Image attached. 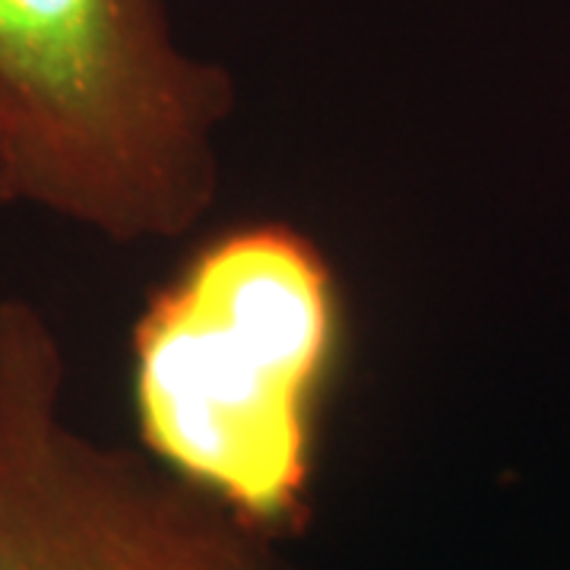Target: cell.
Here are the masks:
<instances>
[{"instance_id": "cell-1", "label": "cell", "mask_w": 570, "mask_h": 570, "mask_svg": "<svg viewBox=\"0 0 570 570\" xmlns=\"http://www.w3.org/2000/svg\"><path fill=\"white\" fill-rule=\"evenodd\" d=\"M340 343V288L311 238L283 223L209 238L134 326L142 450L250 527L295 539Z\"/></svg>"}, {"instance_id": "cell-2", "label": "cell", "mask_w": 570, "mask_h": 570, "mask_svg": "<svg viewBox=\"0 0 570 570\" xmlns=\"http://www.w3.org/2000/svg\"><path fill=\"white\" fill-rule=\"evenodd\" d=\"M219 61L184 51L168 0H0V206L108 242H168L216 200Z\"/></svg>"}, {"instance_id": "cell-3", "label": "cell", "mask_w": 570, "mask_h": 570, "mask_svg": "<svg viewBox=\"0 0 570 570\" xmlns=\"http://www.w3.org/2000/svg\"><path fill=\"white\" fill-rule=\"evenodd\" d=\"M63 377L51 321L0 298V570H305L146 450L70 425Z\"/></svg>"}]
</instances>
